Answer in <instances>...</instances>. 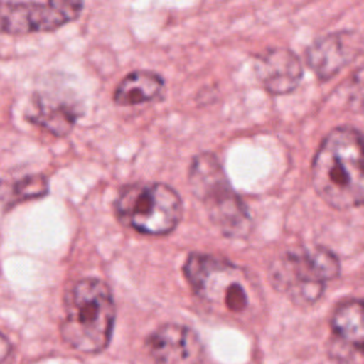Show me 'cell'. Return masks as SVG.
Returning <instances> with one entry per match:
<instances>
[{"instance_id": "9a60e30c", "label": "cell", "mask_w": 364, "mask_h": 364, "mask_svg": "<svg viewBox=\"0 0 364 364\" xmlns=\"http://www.w3.org/2000/svg\"><path fill=\"white\" fill-rule=\"evenodd\" d=\"M350 105L359 112H364V70L354 77L350 84Z\"/></svg>"}, {"instance_id": "8fae6325", "label": "cell", "mask_w": 364, "mask_h": 364, "mask_svg": "<svg viewBox=\"0 0 364 364\" xmlns=\"http://www.w3.org/2000/svg\"><path fill=\"white\" fill-rule=\"evenodd\" d=\"M256 77L272 95H288L302 80V64L291 50L272 48L255 60Z\"/></svg>"}, {"instance_id": "277c9868", "label": "cell", "mask_w": 364, "mask_h": 364, "mask_svg": "<svg viewBox=\"0 0 364 364\" xmlns=\"http://www.w3.org/2000/svg\"><path fill=\"white\" fill-rule=\"evenodd\" d=\"M188 183L220 233L230 238H245L251 233L252 219L247 206L231 187L215 155L201 153L194 156L188 169Z\"/></svg>"}, {"instance_id": "52a82bcc", "label": "cell", "mask_w": 364, "mask_h": 364, "mask_svg": "<svg viewBox=\"0 0 364 364\" xmlns=\"http://www.w3.org/2000/svg\"><path fill=\"white\" fill-rule=\"evenodd\" d=\"M82 9V2H4L2 31L6 34L53 31L75 20Z\"/></svg>"}, {"instance_id": "6da1fadb", "label": "cell", "mask_w": 364, "mask_h": 364, "mask_svg": "<svg viewBox=\"0 0 364 364\" xmlns=\"http://www.w3.org/2000/svg\"><path fill=\"white\" fill-rule=\"evenodd\" d=\"M185 277L206 311L238 323H251L265 309L258 279L244 267L212 255L188 256Z\"/></svg>"}, {"instance_id": "3957f363", "label": "cell", "mask_w": 364, "mask_h": 364, "mask_svg": "<svg viewBox=\"0 0 364 364\" xmlns=\"http://www.w3.org/2000/svg\"><path fill=\"white\" fill-rule=\"evenodd\" d=\"M63 340L82 354H98L112 336L116 304L103 281L87 277L73 284L64 302Z\"/></svg>"}, {"instance_id": "30bf717a", "label": "cell", "mask_w": 364, "mask_h": 364, "mask_svg": "<svg viewBox=\"0 0 364 364\" xmlns=\"http://www.w3.org/2000/svg\"><path fill=\"white\" fill-rule=\"evenodd\" d=\"M358 52L359 41L354 32H333L309 46L306 60L318 78L327 80L347 66Z\"/></svg>"}, {"instance_id": "5b68a950", "label": "cell", "mask_w": 364, "mask_h": 364, "mask_svg": "<svg viewBox=\"0 0 364 364\" xmlns=\"http://www.w3.org/2000/svg\"><path fill=\"white\" fill-rule=\"evenodd\" d=\"M340 272V262L329 249L320 245L295 247L272 263L270 281L279 294L297 306H311Z\"/></svg>"}, {"instance_id": "ba28073f", "label": "cell", "mask_w": 364, "mask_h": 364, "mask_svg": "<svg viewBox=\"0 0 364 364\" xmlns=\"http://www.w3.org/2000/svg\"><path fill=\"white\" fill-rule=\"evenodd\" d=\"M329 355L336 364H364V301H347L331 318Z\"/></svg>"}, {"instance_id": "8992f818", "label": "cell", "mask_w": 364, "mask_h": 364, "mask_svg": "<svg viewBox=\"0 0 364 364\" xmlns=\"http://www.w3.org/2000/svg\"><path fill=\"white\" fill-rule=\"evenodd\" d=\"M116 213L124 226L144 235H167L178 226L183 205L174 188L164 183H135L121 191Z\"/></svg>"}, {"instance_id": "5bb4252c", "label": "cell", "mask_w": 364, "mask_h": 364, "mask_svg": "<svg viewBox=\"0 0 364 364\" xmlns=\"http://www.w3.org/2000/svg\"><path fill=\"white\" fill-rule=\"evenodd\" d=\"M6 191L11 194H4V212L11 208V206L18 205L20 201H27V199L43 198L48 192V181L45 176H25L23 180L14 181L11 187L6 185Z\"/></svg>"}, {"instance_id": "7a4b0ae2", "label": "cell", "mask_w": 364, "mask_h": 364, "mask_svg": "<svg viewBox=\"0 0 364 364\" xmlns=\"http://www.w3.org/2000/svg\"><path fill=\"white\" fill-rule=\"evenodd\" d=\"M316 194L336 210L364 205V137L340 127L323 139L311 166Z\"/></svg>"}, {"instance_id": "4fadbf2b", "label": "cell", "mask_w": 364, "mask_h": 364, "mask_svg": "<svg viewBox=\"0 0 364 364\" xmlns=\"http://www.w3.org/2000/svg\"><path fill=\"white\" fill-rule=\"evenodd\" d=\"M164 89H166V84L160 75L153 71H135L124 77L117 85L114 92V102L123 107L155 102L162 98Z\"/></svg>"}, {"instance_id": "9c48e42d", "label": "cell", "mask_w": 364, "mask_h": 364, "mask_svg": "<svg viewBox=\"0 0 364 364\" xmlns=\"http://www.w3.org/2000/svg\"><path fill=\"white\" fill-rule=\"evenodd\" d=\"M146 347L155 364H201L205 355L198 333L176 323L156 329Z\"/></svg>"}, {"instance_id": "7c38bea8", "label": "cell", "mask_w": 364, "mask_h": 364, "mask_svg": "<svg viewBox=\"0 0 364 364\" xmlns=\"http://www.w3.org/2000/svg\"><path fill=\"white\" fill-rule=\"evenodd\" d=\"M80 112V103L71 96L60 92H41L36 96L34 109L27 117L52 135L64 137L75 127Z\"/></svg>"}]
</instances>
